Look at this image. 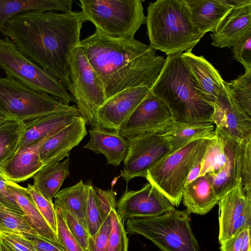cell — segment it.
<instances>
[{"label":"cell","instance_id":"cell-1","mask_svg":"<svg viewBox=\"0 0 251 251\" xmlns=\"http://www.w3.org/2000/svg\"><path fill=\"white\" fill-rule=\"evenodd\" d=\"M86 21L81 12L32 10L14 16L0 32L29 59L59 79L72 95L70 60Z\"/></svg>","mask_w":251,"mask_h":251},{"label":"cell","instance_id":"cell-2","mask_svg":"<svg viewBox=\"0 0 251 251\" xmlns=\"http://www.w3.org/2000/svg\"><path fill=\"white\" fill-rule=\"evenodd\" d=\"M103 86L107 100L128 89H151L166 59L135 38L107 37L97 30L78 45Z\"/></svg>","mask_w":251,"mask_h":251},{"label":"cell","instance_id":"cell-3","mask_svg":"<svg viewBox=\"0 0 251 251\" xmlns=\"http://www.w3.org/2000/svg\"><path fill=\"white\" fill-rule=\"evenodd\" d=\"M181 53L167 56L151 91L166 104L173 121L188 124L212 123L214 107L197 92Z\"/></svg>","mask_w":251,"mask_h":251},{"label":"cell","instance_id":"cell-4","mask_svg":"<svg viewBox=\"0 0 251 251\" xmlns=\"http://www.w3.org/2000/svg\"><path fill=\"white\" fill-rule=\"evenodd\" d=\"M150 45L167 56L192 50L203 36L192 23L184 0H158L147 8Z\"/></svg>","mask_w":251,"mask_h":251},{"label":"cell","instance_id":"cell-5","mask_svg":"<svg viewBox=\"0 0 251 251\" xmlns=\"http://www.w3.org/2000/svg\"><path fill=\"white\" fill-rule=\"evenodd\" d=\"M189 214L175 209L158 216L127 219L126 230L142 235L162 251H200Z\"/></svg>","mask_w":251,"mask_h":251},{"label":"cell","instance_id":"cell-6","mask_svg":"<svg viewBox=\"0 0 251 251\" xmlns=\"http://www.w3.org/2000/svg\"><path fill=\"white\" fill-rule=\"evenodd\" d=\"M210 140L192 141L165 157L148 171L145 178L148 182L175 206L180 204L189 174L201 162Z\"/></svg>","mask_w":251,"mask_h":251},{"label":"cell","instance_id":"cell-7","mask_svg":"<svg viewBox=\"0 0 251 251\" xmlns=\"http://www.w3.org/2000/svg\"><path fill=\"white\" fill-rule=\"evenodd\" d=\"M86 21L96 30L114 39L130 40L146 23V17L140 0H80Z\"/></svg>","mask_w":251,"mask_h":251},{"label":"cell","instance_id":"cell-8","mask_svg":"<svg viewBox=\"0 0 251 251\" xmlns=\"http://www.w3.org/2000/svg\"><path fill=\"white\" fill-rule=\"evenodd\" d=\"M0 68L7 76L65 105L75 102L73 96L59 79L29 59L6 36L0 38Z\"/></svg>","mask_w":251,"mask_h":251},{"label":"cell","instance_id":"cell-9","mask_svg":"<svg viewBox=\"0 0 251 251\" xmlns=\"http://www.w3.org/2000/svg\"><path fill=\"white\" fill-rule=\"evenodd\" d=\"M69 105L12 77H0V115L7 120L25 122Z\"/></svg>","mask_w":251,"mask_h":251},{"label":"cell","instance_id":"cell-10","mask_svg":"<svg viewBox=\"0 0 251 251\" xmlns=\"http://www.w3.org/2000/svg\"><path fill=\"white\" fill-rule=\"evenodd\" d=\"M70 72L72 96L79 114L87 124L94 127L97 111L107 99L101 81L79 45L72 53Z\"/></svg>","mask_w":251,"mask_h":251},{"label":"cell","instance_id":"cell-11","mask_svg":"<svg viewBox=\"0 0 251 251\" xmlns=\"http://www.w3.org/2000/svg\"><path fill=\"white\" fill-rule=\"evenodd\" d=\"M127 139L128 150L121 174L126 183L136 177H145L150 169L172 153L168 142L158 133H145Z\"/></svg>","mask_w":251,"mask_h":251},{"label":"cell","instance_id":"cell-12","mask_svg":"<svg viewBox=\"0 0 251 251\" xmlns=\"http://www.w3.org/2000/svg\"><path fill=\"white\" fill-rule=\"evenodd\" d=\"M175 209L170 201L149 182L138 190H126L116 207L123 222L126 219L158 216Z\"/></svg>","mask_w":251,"mask_h":251},{"label":"cell","instance_id":"cell-13","mask_svg":"<svg viewBox=\"0 0 251 251\" xmlns=\"http://www.w3.org/2000/svg\"><path fill=\"white\" fill-rule=\"evenodd\" d=\"M212 122L217 130L237 142L251 136V118L236 101L226 81L214 104Z\"/></svg>","mask_w":251,"mask_h":251},{"label":"cell","instance_id":"cell-14","mask_svg":"<svg viewBox=\"0 0 251 251\" xmlns=\"http://www.w3.org/2000/svg\"><path fill=\"white\" fill-rule=\"evenodd\" d=\"M172 120L167 106L151 90L119 131L126 138L148 132L161 134Z\"/></svg>","mask_w":251,"mask_h":251},{"label":"cell","instance_id":"cell-15","mask_svg":"<svg viewBox=\"0 0 251 251\" xmlns=\"http://www.w3.org/2000/svg\"><path fill=\"white\" fill-rule=\"evenodd\" d=\"M151 90L146 87H132L107 99L97 111L95 126L119 131Z\"/></svg>","mask_w":251,"mask_h":251},{"label":"cell","instance_id":"cell-16","mask_svg":"<svg viewBox=\"0 0 251 251\" xmlns=\"http://www.w3.org/2000/svg\"><path fill=\"white\" fill-rule=\"evenodd\" d=\"M86 122L77 116L69 125L49 137L41 145L39 155L44 166L61 162L86 135Z\"/></svg>","mask_w":251,"mask_h":251},{"label":"cell","instance_id":"cell-17","mask_svg":"<svg viewBox=\"0 0 251 251\" xmlns=\"http://www.w3.org/2000/svg\"><path fill=\"white\" fill-rule=\"evenodd\" d=\"M79 116L76 106L70 105L24 122L19 149L35 144L54 134Z\"/></svg>","mask_w":251,"mask_h":251},{"label":"cell","instance_id":"cell-18","mask_svg":"<svg viewBox=\"0 0 251 251\" xmlns=\"http://www.w3.org/2000/svg\"><path fill=\"white\" fill-rule=\"evenodd\" d=\"M181 56L190 72L197 92L214 107L219 93L224 89L225 81L203 56H197L192 50L182 52Z\"/></svg>","mask_w":251,"mask_h":251},{"label":"cell","instance_id":"cell-19","mask_svg":"<svg viewBox=\"0 0 251 251\" xmlns=\"http://www.w3.org/2000/svg\"><path fill=\"white\" fill-rule=\"evenodd\" d=\"M90 139L83 148L102 154L107 164L115 167L124 161L128 150V141L120 131L96 126L89 129Z\"/></svg>","mask_w":251,"mask_h":251},{"label":"cell","instance_id":"cell-20","mask_svg":"<svg viewBox=\"0 0 251 251\" xmlns=\"http://www.w3.org/2000/svg\"><path fill=\"white\" fill-rule=\"evenodd\" d=\"M226 136L225 165L218 173H207L204 175L220 199L226 192L241 184V166L244 141L238 143Z\"/></svg>","mask_w":251,"mask_h":251},{"label":"cell","instance_id":"cell-21","mask_svg":"<svg viewBox=\"0 0 251 251\" xmlns=\"http://www.w3.org/2000/svg\"><path fill=\"white\" fill-rule=\"evenodd\" d=\"M50 136L19 149L14 157L1 169L0 172L3 176L7 180L16 183L33 177L44 166L40 158L39 149Z\"/></svg>","mask_w":251,"mask_h":251},{"label":"cell","instance_id":"cell-22","mask_svg":"<svg viewBox=\"0 0 251 251\" xmlns=\"http://www.w3.org/2000/svg\"><path fill=\"white\" fill-rule=\"evenodd\" d=\"M218 204V239L221 244L229 239L233 224L248 209L251 208V198L245 195L241 184H240L223 195Z\"/></svg>","mask_w":251,"mask_h":251},{"label":"cell","instance_id":"cell-23","mask_svg":"<svg viewBox=\"0 0 251 251\" xmlns=\"http://www.w3.org/2000/svg\"><path fill=\"white\" fill-rule=\"evenodd\" d=\"M6 184L10 193L22 210L25 221L37 234L63 247L56 233L50 227L38 210L26 187L8 180H6Z\"/></svg>","mask_w":251,"mask_h":251},{"label":"cell","instance_id":"cell-24","mask_svg":"<svg viewBox=\"0 0 251 251\" xmlns=\"http://www.w3.org/2000/svg\"><path fill=\"white\" fill-rule=\"evenodd\" d=\"M250 30H251V3L232 9L217 30L210 35L211 45L220 48H230Z\"/></svg>","mask_w":251,"mask_h":251},{"label":"cell","instance_id":"cell-25","mask_svg":"<svg viewBox=\"0 0 251 251\" xmlns=\"http://www.w3.org/2000/svg\"><path fill=\"white\" fill-rule=\"evenodd\" d=\"M188 5L193 24L203 35L214 33L233 8L223 0H184Z\"/></svg>","mask_w":251,"mask_h":251},{"label":"cell","instance_id":"cell-26","mask_svg":"<svg viewBox=\"0 0 251 251\" xmlns=\"http://www.w3.org/2000/svg\"><path fill=\"white\" fill-rule=\"evenodd\" d=\"M219 200L204 175L186 184L182 192V201L188 213L204 215L218 204Z\"/></svg>","mask_w":251,"mask_h":251},{"label":"cell","instance_id":"cell-27","mask_svg":"<svg viewBox=\"0 0 251 251\" xmlns=\"http://www.w3.org/2000/svg\"><path fill=\"white\" fill-rule=\"evenodd\" d=\"M160 134L169 143L172 153L192 141L213 138L215 127L210 122L188 124L172 120Z\"/></svg>","mask_w":251,"mask_h":251},{"label":"cell","instance_id":"cell-28","mask_svg":"<svg viewBox=\"0 0 251 251\" xmlns=\"http://www.w3.org/2000/svg\"><path fill=\"white\" fill-rule=\"evenodd\" d=\"M72 0H0V31L5 23L19 13L32 11L55 10L72 12Z\"/></svg>","mask_w":251,"mask_h":251},{"label":"cell","instance_id":"cell-29","mask_svg":"<svg viewBox=\"0 0 251 251\" xmlns=\"http://www.w3.org/2000/svg\"><path fill=\"white\" fill-rule=\"evenodd\" d=\"M70 159L44 166L33 176V186L48 201L52 200L70 174Z\"/></svg>","mask_w":251,"mask_h":251},{"label":"cell","instance_id":"cell-30","mask_svg":"<svg viewBox=\"0 0 251 251\" xmlns=\"http://www.w3.org/2000/svg\"><path fill=\"white\" fill-rule=\"evenodd\" d=\"M88 192V184H85L81 180L72 186L59 191L54 197L53 203L73 214L86 230Z\"/></svg>","mask_w":251,"mask_h":251},{"label":"cell","instance_id":"cell-31","mask_svg":"<svg viewBox=\"0 0 251 251\" xmlns=\"http://www.w3.org/2000/svg\"><path fill=\"white\" fill-rule=\"evenodd\" d=\"M23 127L24 122L11 120L0 125V172L18 151Z\"/></svg>","mask_w":251,"mask_h":251},{"label":"cell","instance_id":"cell-32","mask_svg":"<svg viewBox=\"0 0 251 251\" xmlns=\"http://www.w3.org/2000/svg\"><path fill=\"white\" fill-rule=\"evenodd\" d=\"M226 136L215 128L214 137L211 139L201 162L200 176L220 172L226 161Z\"/></svg>","mask_w":251,"mask_h":251},{"label":"cell","instance_id":"cell-33","mask_svg":"<svg viewBox=\"0 0 251 251\" xmlns=\"http://www.w3.org/2000/svg\"><path fill=\"white\" fill-rule=\"evenodd\" d=\"M15 232L37 235L25 221L24 214L0 202V232Z\"/></svg>","mask_w":251,"mask_h":251},{"label":"cell","instance_id":"cell-34","mask_svg":"<svg viewBox=\"0 0 251 251\" xmlns=\"http://www.w3.org/2000/svg\"><path fill=\"white\" fill-rule=\"evenodd\" d=\"M227 85L238 104L251 118V71H245L237 79L227 82Z\"/></svg>","mask_w":251,"mask_h":251},{"label":"cell","instance_id":"cell-35","mask_svg":"<svg viewBox=\"0 0 251 251\" xmlns=\"http://www.w3.org/2000/svg\"><path fill=\"white\" fill-rule=\"evenodd\" d=\"M111 229L105 251H128V239L124 222L116 210L111 211Z\"/></svg>","mask_w":251,"mask_h":251},{"label":"cell","instance_id":"cell-36","mask_svg":"<svg viewBox=\"0 0 251 251\" xmlns=\"http://www.w3.org/2000/svg\"><path fill=\"white\" fill-rule=\"evenodd\" d=\"M88 185V192L86 210V227L90 236L94 239L102 224V221L93 185Z\"/></svg>","mask_w":251,"mask_h":251},{"label":"cell","instance_id":"cell-37","mask_svg":"<svg viewBox=\"0 0 251 251\" xmlns=\"http://www.w3.org/2000/svg\"><path fill=\"white\" fill-rule=\"evenodd\" d=\"M56 216L57 236L65 251H84L69 230L61 209L54 204Z\"/></svg>","mask_w":251,"mask_h":251},{"label":"cell","instance_id":"cell-38","mask_svg":"<svg viewBox=\"0 0 251 251\" xmlns=\"http://www.w3.org/2000/svg\"><path fill=\"white\" fill-rule=\"evenodd\" d=\"M26 188L41 215L57 234L56 216L53 202H50L45 199L32 184H28Z\"/></svg>","mask_w":251,"mask_h":251},{"label":"cell","instance_id":"cell-39","mask_svg":"<svg viewBox=\"0 0 251 251\" xmlns=\"http://www.w3.org/2000/svg\"><path fill=\"white\" fill-rule=\"evenodd\" d=\"M241 182L245 195L251 198V136L243 142Z\"/></svg>","mask_w":251,"mask_h":251},{"label":"cell","instance_id":"cell-40","mask_svg":"<svg viewBox=\"0 0 251 251\" xmlns=\"http://www.w3.org/2000/svg\"><path fill=\"white\" fill-rule=\"evenodd\" d=\"M232 51L234 58L243 65L245 71H251V30L235 42Z\"/></svg>","mask_w":251,"mask_h":251},{"label":"cell","instance_id":"cell-41","mask_svg":"<svg viewBox=\"0 0 251 251\" xmlns=\"http://www.w3.org/2000/svg\"><path fill=\"white\" fill-rule=\"evenodd\" d=\"M94 192L102 222L112 210H116V193L112 189L102 190L93 186Z\"/></svg>","mask_w":251,"mask_h":251},{"label":"cell","instance_id":"cell-42","mask_svg":"<svg viewBox=\"0 0 251 251\" xmlns=\"http://www.w3.org/2000/svg\"><path fill=\"white\" fill-rule=\"evenodd\" d=\"M60 208L62 211L66 224L73 235L84 251H89L88 239L90 235L87 230L73 214Z\"/></svg>","mask_w":251,"mask_h":251},{"label":"cell","instance_id":"cell-43","mask_svg":"<svg viewBox=\"0 0 251 251\" xmlns=\"http://www.w3.org/2000/svg\"><path fill=\"white\" fill-rule=\"evenodd\" d=\"M0 238L15 251H36L24 234L15 232H0Z\"/></svg>","mask_w":251,"mask_h":251},{"label":"cell","instance_id":"cell-44","mask_svg":"<svg viewBox=\"0 0 251 251\" xmlns=\"http://www.w3.org/2000/svg\"><path fill=\"white\" fill-rule=\"evenodd\" d=\"M111 229L110 214L102 224L94 239L90 236L88 239L89 251H105Z\"/></svg>","mask_w":251,"mask_h":251},{"label":"cell","instance_id":"cell-45","mask_svg":"<svg viewBox=\"0 0 251 251\" xmlns=\"http://www.w3.org/2000/svg\"><path fill=\"white\" fill-rule=\"evenodd\" d=\"M24 234L32 243L36 251H65L61 246L38 235Z\"/></svg>","mask_w":251,"mask_h":251},{"label":"cell","instance_id":"cell-46","mask_svg":"<svg viewBox=\"0 0 251 251\" xmlns=\"http://www.w3.org/2000/svg\"><path fill=\"white\" fill-rule=\"evenodd\" d=\"M6 180L0 172V202L15 211L23 214L7 187Z\"/></svg>","mask_w":251,"mask_h":251},{"label":"cell","instance_id":"cell-47","mask_svg":"<svg viewBox=\"0 0 251 251\" xmlns=\"http://www.w3.org/2000/svg\"><path fill=\"white\" fill-rule=\"evenodd\" d=\"M242 230L220 244L221 251H243Z\"/></svg>","mask_w":251,"mask_h":251},{"label":"cell","instance_id":"cell-48","mask_svg":"<svg viewBox=\"0 0 251 251\" xmlns=\"http://www.w3.org/2000/svg\"><path fill=\"white\" fill-rule=\"evenodd\" d=\"M226 4L233 8L240 7L251 3V0H223Z\"/></svg>","mask_w":251,"mask_h":251},{"label":"cell","instance_id":"cell-49","mask_svg":"<svg viewBox=\"0 0 251 251\" xmlns=\"http://www.w3.org/2000/svg\"><path fill=\"white\" fill-rule=\"evenodd\" d=\"M201 168V162L194 167L191 171L187 178L186 184L195 180L199 176Z\"/></svg>","mask_w":251,"mask_h":251},{"label":"cell","instance_id":"cell-50","mask_svg":"<svg viewBox=\"0 0 251 251\" xmlns=\"http://www.w3.org/2000/svg\"><path fill=\"white\" fill-rule=\"evenodd\" d=\"M0 251H15L0 238Z\"/></svg>","mask_w":251,"mask_h":251},{"label":"cell","instance_id":"cell-51","mask_svg":"<svg viewBox=\"0 0 251 251\" xmlns=\"http://www.w3.org/2000/svg\"><path fill=\"white\" fill-rule=\"evenodd\" d=\"M7 119L0 115V125L4 123Z\"/></svg>","mask_w":251,"mask_h":251}]
</instances>
